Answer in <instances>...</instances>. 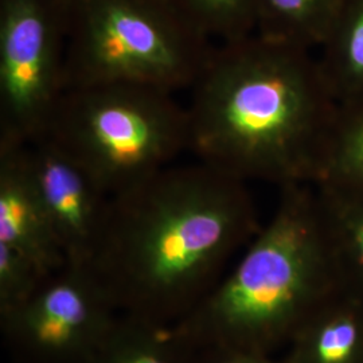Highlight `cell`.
<instances>
[{
  "label": "cell",
  "mask_w": 363,
  "mask_h": 363,
  "mask_svg": "<svg viewBox=\"0 0 363 363\" xmlns=\"http://www.w3.org/2000/svg\"><path fill=\"white\" fill-rule=\"evenodd\" d=\"M286 346V363H363V300L337 291Z\"/></svg>",
  "instance_id": "cell-10"
},
{
  "label": "cell",
  "mask_w": 363,
  "mask_h": 363,
  "mask_svg": "<svg viewBox=\"0 0 363 363\" xmlns=\"http://www.w3.org/2000/svg\"><path fill=\"white\" fill-rule=\"evenodd\" d=\"M318 58L339 106L363 101V0H343Z\"/></svg>",
  "instance_id": "cell-12"
},
{
  "label": "cell",
  "mask_w": 363,
  "mask_h": 363,
  "mask_svg": "<svg viewBox=\"0 0 363 363\" xmlns=\"http://www.w3.org/2000/svg\"><path fill=\"white\" fill-rule=\"evenodd\" d=\"M190 91L199 162L279 189L320 182L339 104L311 50L257 33L220 43Z\"/></svg>",
  "instance_id": "cell-2"
},
{
  "label": "cell",
  "mask_w": 363,
  "mask_h": 363,
  "mask_svg": "<svg viewBox=\"0 0 363 363\" xmlns=\"http://www.w3.org/2000/svg\"><path fill=\"white\" fill-rule=\"evenodd\" d=\"M174 94L136 85L67 89L42 138L65 151L113 196L189 151L187 108Z\"/></svg>",
  "instance_id": "cell-5"
},
{
  "label": "cell",
  "mask_w": 363,
  "mask_h": 363,
  "mask_svg": "<svg viewBox=\"0 0 363 363\" xmlns=\"http://www.w3.org/2000/svg\"><path fill=\"white\" fill-rule=\"evenodd\" d=\"M261 229L241 181L196 160L111 198L82 267L118 313L171 327L208 296Z\"/></svg>",
  "instance_id": "cell-1"
},
{
  "label": "cell",
  "mask_w": 363,
  "mask_h": 363,
  "mask_svg": "<svg viewBox=\"0 0 363 363\" xmlns=\"http://www.w3.org/2000/svg\"><path fill=\"white\" fill-rule=\"evenodd\" d=\"M48 277L33 259L0 244V316L26 304Z\"/></svg>",
  "instance_id": "cell-17"
},
{
  "label": "cell",
  "mask_w": 363,
  "mask_h": 363,
  "mask_svg": "<svg viewBox=\"0 0 363 363\" xmlns=\"http://www.w3.org/2000/svg\"><path fill=\"white\" fill-rule=\"evenodd\" d=\"M117 316L88 271L67 264L0 328L18 363H91Z\"/></svg>",
  "instance_id": "cell-7"
},
{
  "label": "cell",
  "mask_w": 363,
  "mask_h": 363,
  "mask_svg": "<svg viewBox=\"0 0 363 363\" xmlns=\"http://www.w3.org/2000/svg\"><path fill=\"white\" fill-rule=\"evenodd\" d=\"M27 162L39 198L69 265L84 267L104 230L111 195L46 138L26 145Z\"/></svg>",
  "instance_id": "cell-8"
},
{
  "label": "cell",
  "mask_w": 363,
  "mask_h": 363,
  "mask_svg": "<svg viewBox=\"0 0 363 363\" xmlns=\"http://www.w3.org/2000/svg\"><path fill=\"white\" fill-rule=\"evenodd\" d=\"M337 291L315 186H288L233 269L171 330L196 350L272 354Z\"/></svg>",
  "instance_id": "cell-3"
},
{
  "label": "cell",
  "mask_w": 363,
  "mask_h": 363,
  "mask_svg": "<svg viewBox=\"0 0 363 363\" xmlns=\"http://www.w3.org/2000/svg\"><path fill=\"white\" fill-rule=\"evenodd\" d=\"M214 49L167 0H69L65 91L191 89Z\"/></svg>",
  "instance_id": "cell-4"
},
{
  "label": "cell",
  "mask_w": 363,
  "mask_h": 363,
  "mask_svg": "<svg viewBox=\"0 0 363 363\" xmlns=\"http://www.w3.org/2000/svg\"><path fill=\"white\" fill-rule=\"evenodd\" d=\"M342 1L256 0V33L312 50L322 45Z\"/></svg>",
  "instance_id": "cell-14"
},
{
  "label": "cell",
  "mask_w": 363,
  "mask_h": 363,
  "mask_svg": "<svg viewBox=\"0 0 363 363\" xmlns=\"http://www.w3.org/2000/svg\"><path fill=\"white\" fill-rule=\"evenodd\" d=\"M27 143L0 140V244L33 259L48 276L67 265L28 167Z\"/></svg>",
  "instance_id": "cell-9"
},
{
  "label": "cell",
  "mask_w": 363,
  "mask_h": 363,
  "mask_svg": "<svg viewBox=\"0 0 363 363\" xmlns=\"http://www.w3.org/2000/svg\"><path fill=\"white\" fill-rule=\"evenodd\" d=\"M205 37L220 43L247 38L257 30L256 0H167Z\"/></svg>",
  "instance_id": "cell-15"
},
{
  "label": "cell",
  "mask_w": 363,
  "mask_h": 363,
  "mask_svg": "<svg viewBox=\"0 0 363 363\" xmlns=\"http://www.w3.org/2000/svg\"><path fill=\"white\" fill-rule=\"evenodd\" d=\"M196 355L171 327L118 313L91 363H196Z\"/></svg>",
  "instance_id": "cell-13"
},
{
  "label": "cell",
  "mask_w": 363,
  "mask_h": 363,
  "mask_svg": "<svg viewBox=\"0 0 363 363\" xmlns=\"http://www.w3.org/2000/svg\"><path fill=\"white\" fill-rule=\"evenodd\" d=\"M319 183L363 187V101L339 106Z\"/></svg>",
  "instance_id": "cell-16"
},
{
  "label": "cell",
  "mask_w": 363,
  "mask_h": 363,
  "mask_svg": "<svg viewBox=\"0 0 363 363\" xmlns=\"http://www.w3.org/2000/svg\"><path fill=\"white\" fill-rule=\"evenodd\" d=\"M196 363H286L283 359L276 361L272 354L259 351L244 350L235 347L213 346L199 349Z\"/></svg>",
  "instance_id": "cell-18"
},
{
  "label": "cell",
  "mask_w": 363,
  "mask_h": 363,
  "mask_svg": "<svg viewBox=\"0 0 363 363\" xmlns=\"http://www.w3.org/2000/svg\"><path fill=\"white\" fill-rule=\"evenodd\" d=\"M69 0H0V140L31 143L65 91Z\"/></svg>",
  "instance_id": "cell-6"
},
{
  "label": "cell",
  "mask_w": 363,
  "mask_h": 363,
  "mask_svg": "<svg viewBox=\"0 0 363 363\" xmlns=\"http://www.w3.org/2000/svg\"><path fill=\"white\" fill-rule=\"evenodd\" d=\"M313 186L337 286L363 300V187Z\"/></svg>",
  "instance_id": "cell-11"
}]
</instances>
